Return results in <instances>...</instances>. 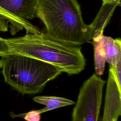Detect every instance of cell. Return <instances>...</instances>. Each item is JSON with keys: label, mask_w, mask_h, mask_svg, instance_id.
Wrapping results in <instances>:
<instances>
[{"label": "cell", "mask_w": 121, "mask_h": 121, "mask_svg": "<svg viewBox=\"0 0 121 121\" xmlns=\"http://www.w3.org/2000/svg\"><path fill=\"white\" fill-rule=\"evenodd\" d=\"M103 34L95 35L92 40V43L94 47V65L95 74L100 76L103 75L106 62L104 52L101 40V35Z\"/></svg>", "instance_id": "obj_11"}, {"label": "cell", "mask_w": 121, "mask_h": 121, "mask_svg": "<svg viewBox=\"0 0 121 121\" xmlns=\"http://www.w3.org/2000/svg\"></svg>", "instance_id": "obj_17"}, {"label": "cell", "mask_w": 121, "mask_h": 121, "mask_svg": "<svg viewBox=\"0 0 121 121\" xmlns=\"http://www.w3.org/2000/svg\"><path fill=\"white\" fill-rule=\"evenodd\" d=\"M40 0H0V7L16 18L24 21L36 17Z\"/></svg>", "instance_id": "obj_6"}, {"label": "cell", "mask_w": 121, "mask_h": 121, "mask_svg": "<svg viewBox=\"0 0 121 121\" xmlns=\"http://www.w3.org/2000/svg\"><path fill=\"white\" fill-rule=\"evenodd\" d=\"M9 27L11 35H15L17 32L25 30L26 33L36 34L41 32L38 27L29 21L20 20L0 7V31H7Z\"/></svg>", "instance_id": "obj_7"}, {"label": "cell", "mask_w": 121, "mask_h": 121, "mask_svg": "<svg viewBox=\"0 0 121 121\" xmlns=\"http://www.w3.org/2000/svg\"><path fill=\"white\" fill-rule=\"evenodd\" d=\"M2 65V58H1V59L0 60V69L1 68Z\"/></svg>", "instance_id": "obj_15"}, {"label": "cell", "mask_w": 121, "mask_h": 121, "mask_svg": "<svg viewBox=\"0 0 121 121\" xmlns=\"http://www.w3.org/2000/svg\"><path fill=\"white\" fill-rule=\"evenodd\" d=\"M121 115V90L109 69L107 80L104 113L102 121H118Z\"/></svg>", "instance_id": "obj_5"}, {"label": "cell", "mask_w": 121, "mask_h": 121, "mask_svg": "<svg viewBox=\"0 0 121 121\" xmlns=\"http://www.w3.org/2000/svg\"><path fill=\"white\" fill-rule=\"evenodd\" d=\"M105 82L95 73L84 81L73 109L71 121H98Z\"/></svg>", "instance_id": "obj_4"}, {"label": "cell", "mask_w": 121, "mask_h": 121, "mask_svg": "<svg viewBox=\"0 0 121 121\" xmlns=\"http://www.w3.org/2000/svg\"><path fill=\"white\" fill-rule=\"evenodd\" d=\"M8 55H9V52L6 40L0 36V56L3 57Z\"/></svg>", "instance_id": "obj_14"}, {"label": "cell", "mask_w": 121, "mask_h": 121, "mask_svg": "<svg viewBox=\"0 0 121 121\" xmlns=\"http://www.w3.org/2000/svg\"><path fill=\"white\" fill-rule=\"evenodd\" d=\"M9 54L33 58L59 68L68 75L78 74L85 69L86 59L80 46L57 40L44 32L5 39Z\"/></svg>", "instance_id": "obj_1"}, {"label": "cell", "mask_w": 121, "mask_h": 121, "mask_svg": "<svg viewBox=\"0 0 121 121\" xmlns=\"http://www.w3.org/2000/svg\"><path fill=\"white\" fill-rule=\"evenodd\" d=\"M2 59L5 82L23 95L40 93L47 82L62 73L54 65L27 56L9 54Z\"/></svg>", "instance_id": "obj_3"}, {"label": "cell", "mask_w": 121, "mask_h": 121, "mask_svg": "<svg viewBox=\"0 0 121 121\" xmlns=\"http://www.w3.org/2000/svg\"><path fill=\"white\" fill-rule=\"evenodd\" d=\"M109 66V69L113 75L119 88L121 90V60L119 61L115 65Z\"/></svg>", "instance_id": "obj_13"}, {"label": "cell", "mask_w": 121, "mask_h": 121, "mask_svg": "<svg viewBox=\"0 0 121 121\" xmlns=\"http://www.w3.org/2000/svg\"><path fill=\"white\" fill-rule=\"evenodd\" d=\"M34 102L45 106L41 109L37 110L39 114L57 108L74 104L75 103L69 99L54 96H36L33 98Z\"/></svg>", "instance_id": "obj_10"}, {"label": "cell", "mask_w": 121, "mask_h": 121, "mask_svg": "<svg viewBox=\"0 0 121 121\" xmlns=\"http://www.w3.org/2000/svg\"><path fill=\"white\" fill-rule=\"evenodd\" d=\"M120 4L121 0H111L103 3L95 18L89 25L94 32V36L103 34L104 29L109 23L115 8L120 6Z\"/></svg>", "instance_id": "obj_8"}, {"label": "cell", "mask_w": 121, "mask_h": 121, "mask_svg": "<svg viewBox=\"0 0 121 121\" xmlns=\"http://www.w3.org/2000/svg\"><path fill=\"white\" fill-rule=\"evenodd\" d=\"M41 114L38 113L36 110H32L26 113L16 114L11 112L9 115L12 118L16 117H21L24 118L26 121H40L41 119Z\"/></svg>", "instance_id": "obj_12"}, {"label": "cell", "mask_w": 121, "mask_h": 121, "mask_svg": "<svg viewBox=\"0 0 121 121\" xmlns=\"http://www.w3.org/2000/svg\"><path fill=\"white\" fill-rule=\"evenodd\" d=\"M106 62L109 65H115L121 60V41L120 38L101 35Z\"/></svg>", "instance_id": "obj_9"}, {"label": "cell", "mask_w": 121, "mask_h": 121, "mask_svg": "<svg viewBox=\"0 0 121 121\" xmlns=\"http://www.w3.org/2000/svg\"><path fill=\"white\" fill-rule=\"evenodd\" d=\"M110 0H102V1H103V3L107 2H108V1H110Z\"/></svg>", "instance_id": "obj_16"}, {"label": "cell", "mask_w": 121, "mask_h": 121, "mask_svg": "<svg viewBox=\"0 0 121 121\" xmlns=\"http://www.w3.org/2000/svg\"><path fill=\"white\" fill-rule=\"evenodd\" d=\"M36 17L44 25L46 34L64 43L80 46L94 36L83 21L77 0H40Z\"/></svg>", "instance_id": "obj_2"}]
</instances>
